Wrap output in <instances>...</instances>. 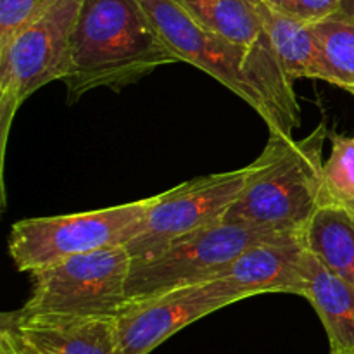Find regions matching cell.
Instances as JSON below:
<instances>
[{
  "instance_id": "cell-20",
  "label": "cell",
  "mask_w": 354,
  "mask_h": 354,
  "mask_svg": "<svg viewBox=\"0 0 354 354\" xmlns=\"http://www.w3.org/2000/svg\"><path fill=\"white\" fill-rule=\"evenodd\" d=\"M0 354H41L12 327L0 324Z\"/></svg>"
},
{
  "instance_id": "cell-2",
  "label": "cell",
  "mask_w": 354,
  "mask_h": 354,
  "mask_svg": "<svg viewBox=\"0 0 354 354\" xmlns=\"http://www.w3.org/2000/svg\"><path fill=\"white\" fill-rule=\"evenodd\" d=\"M180 62L140 0H82L69 41L68 102L95 88L121 90Z\"/></svg>"
},
{
  "instance_id": "cell-18",
  "label": "cell",
  "mask_w": 354,
  "mask_h": 354,
  "mask_svg": "<svg viewBox=\"0 0 354 354\" xmlns=\"http://www.w3.org/2000/svg\"><path fill=\"white\" fill-rule=\"evenodd\" d=\"M61 0H0V47L30 28Z\"/></svg>"
},
{
  "instance_id": "cell-19",
  "label": "cell",
  "mask_w": 354,
  "mask_h": 354,
  "mask_svg": "<svg viewBox=\"0 0 354 354\" xmlns=\"http://www.w3.org/2000/svg\"><path fill=\"white\" fill-rule=\"evenodd\" d=\"M263 3L294 21L313 26L341 10L342 0H261Z\"/></svg>"
},
{
  "instance_id": "cell-16",
  "label": "cell",
  "mask_w": 354,
  "mask_h": 354,
  "mask_svg": "<svg viewBox=\"0 0 354 354\" xmlns=\"http://www.w3.org/2000/svg\"><path fill=\"white\" fill-rule=\"evenodd\" d=\"M311 28L332 75V85L354 95V21L337 12Z\"/></svg>"
},
{
  "instance_id": "cell-1",
  "label": "cell",
  "mask_w": 354,
  "mask_h": 354,
  "mask_svg": "<svg viewBox=\"0 0 354 354\" xmlns=\"http://www.w3.org/2000/svg\"><path fill=\"white\" fill-rule=\"evenodd\" d=\"M166 44L211 78L249 104L270 131L292 137L299 127V106L292 80L273 47L248 48L204 30L175 0H140Z\"/></svg>"
},
{
  "instance_id": "cell-9",
  "label": "cell",
  "mask_w": 354,
  "mask_h": 354,
  "mask_svg": "<svg viewBox=\"0 0 354 354\" xmlns=\"http://www.w3.org/2000/svg\"><path fill=\"white\" fill-rule=\"evenodd\" d=\"M225 277L130 303L118 317L116 354H149L187 325L244 301Z\"/></svg>"
},
{
  "instance_id": "cell-14",
  "label": "cell",
  "mask_w": 354,
  "mask_h": 354,
  "mask_svg": "<svg viewBox=\"0 0 354 354\" xmlns=\"http://www.w3.org/2000/svg\"><path fill=\"white\" fill-rule=\"evenodd\" d=\"M303 242L322 265L354 287V209L322 203L303 230Z\"/></svg>"
},
{
  "instance_id": "cell-7",
  "label": "cell",
  "mask_w": 354,
  "mask_h": 354,
  "mask_svg": "<svg viewBox=\"0 0 354 354\" xmlns=\"http://www.w3.org/2000/svg\"><path fill=\"white\" fill-rule=\"evenodd\" d=\"M82 0H61L41 19L0 47V154L6 161L14 116L28 97L47 83L61 82Z\"/></svg>"
},
{
  "instance_id": "cell-10",
  "label": "cell",
  "mask_w": 354,
  "mask_h": 354,
  "mask_svg": "<svg viewBox=\"0 0 354 354\" xmlns=\"http://www.w3.org/2000/svg\"><path fill=\"white\" fill-rule=\"evenodd\" d=\"M304 259L306 245L303 234L280 235L249 245L227 266L221 277L244 294L245 299L268 292L301 296Z\"/></svg>"
},
{
  "instance_id": "cell-5",
  "label": "cell",
  "mask_w": 354,
  "mask_h": 354,
  "mask_svg": "<svg viewBox=\"0 0 354 354\" xmlns=\"http://www.w3.org/2000/svg\"><path fill=\"white\" fill-rule=\"evenodd\" d=\"M154 197L86 213L26 218L12 225L9 256L23 273L37 272L71 256L124 245L137 232Z\"/></svg>"
},
{
  "instance_id": "cell-12",
  "label": "cell",
  "mask_w": 354,
  "mask_h": 354,
  "mask_svg": "<svg viewBox=\"0 0 354 354\" xmlns=\"http://www.w3.org/2000/svg\"><path fill=\"white\" fill-rule=\"evenodd\" d=\"M301 296L310 301L320 317L330 353L354 354V287L322 265L308 249Z\"/></svg>"
},
{
  "instance_id": "cell-22",
  "label": "cell",
  "mask_w": 354,
  "mask_h": 354,
  "mask_svg": "<svg viewBox=\"0 0 354 354\" xmlns=\"http://www.w3.org/2000/svg\"><path fill=\"white\" fill-rule=\"evenodd\" d=\"M330 354H341V353H330Z\"/></svg>"
},
{
  "instance_id": "cell-21",
  "label": "cell",
  "mask_w": 354,
  "mask_h": 354,
  "mask_svg": "<svg viewBox=\"0 0 354 354\" xmlns=\"http://www.w3.org/2000/svg\"><path fill=\"white\" fill-rule=\"evenodd\" d=\"M339 12L354 21V0H342V6Z\"/></svg>"
},
{
  "instance_id": "cell-4",
  "label": "cell",
  "mask_w": 354,
  "mask_h": 354,
  "mask_svg": "<svg viewBox=\"0 0 354 354\" xmlns=\"http://www.w3.org/2000/svg\"><path fill=\"white\" fill-rule=\"evenodd\" d=\"M280 235L283 234L225 220L182 235L152 256L131 261L128 304L220 279L244 249Z\"/></svg>"
},
{
  "instance_id": "cell-11",
  "label": "cell",
  "mask_w": 354,
  "mask_h": 354,
  "mask_svg": "<svg viewBox=\"0 0 354 354\" xmlns=\"http://www.w3.org/2000/svg\"><path fill=\"white\" fill-rule=\"evenodd\" d=\"M0 324L12 327L41 354H116L113 317L24 313L2 315Z\"/></svg>"
},
{
  "instance_id": "cell-13",
  "label": "cell",
  "mask_w": 354,
  "mask_h": 354,
  "mask_svg": "<svg viewBox=\"0 0 354 354\" xmlns=\"http://www.w3.org/2000/svg\"><path fill=\"white\" fill-rule=\"evenodd\" d=\"M254 7L280 64L292 80H320L332 83V75L313 28L270 9L261 0Z\"/></svg>"
},
{
  "instance_id": "cell-3",
  "label": "cell",
  "mask_w": 354,
  "mask_h": 354,
  "mask_svg": "<svg viewBox=\"0 0 354 354\" xmlns=\"http://www.w3.org/2000/svg\"><path fill=\"white\" fill-rule=\"evenodd\" d=\"M325 138V123L303 140L270 131L268 144L249 165L248 182L223 220L275 234H303L322 203Z\"/></svg>"
},
{
  "instance_id": "cell-6",
  "label": "cell",
  "mask_w": 354,
  "mask_h": 354,
  "mask_svg": "<svg viewBox=\"0 0 354 354\" xmlns=\"http://www.w3.org/2000/svg\"><path fill=\"white\" fill-rule=\"evenodd\" d=\"M131 256L124 245L99 249L28 273L24 313L118 317L128 306Z\"/></svg>"
},
{
  "instance_id": "cell-8",
  "label": "cell",
  "mask_w": 354,
  "mask_h": 354,
  "mask_svg": "<svg viewBox=\"0 0 354 354\" xmlns=\"http://www.w3.org/2000/svg\"><path fill=\"white\" fill-rule=\"evenodd\" d=\"M249 166L180 183L154 196L133 237L124 244L131 261L147 258L182 235L223 220L244 189Z\"/></svg>"
},
{
  "instance_id": "cell-15",
  "label": "cell",
  "mask_w": 354,
  "mask_h": 354,
  "mask_svg": "<svg viewBox=\"0 0 354 354\" xmlns=\"http://www.w3.org/2000/svg\"><path fill=\"white\" fill-rule=\"evenodd\" d=\"M197 24L248 48L272 47L254 0H175Z\"/></svg>"
},
{
  "instance_id": "cell-17",
  "label": "cell",
  "mask_w": 354,
  "mask_h": 354,
  "mask_svg": "<svg viewBox=\"0 0 354 354\" xmlns=\"http://www.w3.org/2000/svg\"><path fill=\"white\" fill-rule=\"evenodd\" d=\"M322 203L354 209V137H332L330 156L324 161Z\"/></svg>"
}]
</instances>
